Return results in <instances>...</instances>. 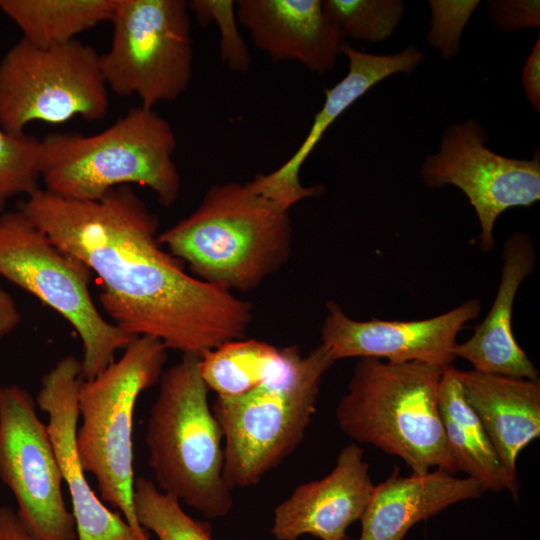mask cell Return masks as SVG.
<instances>
[{"label":"cell","mask_w":540,"mask_h":540,"mask_svg":"<svg viewBox=\"0 0 540 540\" xmlns=\"http://www.w3.org/2000/svg\"><path fill=\"white\" fill-rule=\"evenodd\" d=\"M455 369L450 365L442 371L438 404L457 471L466 473L483 491L507 490L518 500L519 481L508 474L479 418L466 402Z\"/></svg>","instance_id":"44dd1931"},{"label":"cell","mask_w":540,"mask_h":540,"mask_svg":"<svg viewBox=\"0 0 540 540\" xmlns=\"http://www.w3.org/2000/svg\"><path fill=\"white\" fill-rule=\"evenodd\" d=\"M21 314L13 298L0 287V337L11 333L20 323Z\"/></svg>","instance_id":"1f68e13d"},{"label":"cell","mask_w":540,"mask_h":540,"mask_svg":"<svg viewBox=\"0 0 540 540\" xmlns=\"http://www.w3.org/2000/svg\"><path fill=\"white\" fill-rule=\"evenodd\" d=\"M17 208L97 276L101 305L124 332L197 357L245 338L252 305L189 275L163 249L158 218L130 186L90 201L40 188Z\"/></svg>","instance_id":"6da1fadb"},{"label":"cell","mask_w":540,"mask_h":540,"mask_svg":"<svg viewBox=\"0 0 540 540\" xmlns=\"http://www.w3.org/2000/svg\"><path fill=\"white\" fill-rule=\"evenodd\" d=\"M481 302L470 299L441 315L421 320L358 321L335 302L327 303L321 344L335 360L358 357L391 363L422 362L439 368L452 365L459 332L478 317Z\"/></svg>","instance_id":"4fadbf2b"},{"label":"cell","mask_w":540,"mask_h":540,"mask_svg":"<svg viewBox=\"0 0 540 540\" xmlns=\"http://www.w3.org/2000/svg\"><path fill=\"white\" fill-rule=\"evenodd\" d=\"M188 8L201 26L214 23L218 27L220 56L225 66L234 72H247L251 56L238 28L236 1L191 0Z\"/></svg>","instance_id":"4316f807"},{"label":"cell","mask_w":540,"mask_h":540,"mask_svg":"<svg viewBox=\"0 0 540 540\" xmlns=\"http://www.w3.org/2000/svg\"><path fill=\"white\" fill-rule=\"evenodd\" d=\"M466 402L508 474L518 481L520 452L540 436V381L455 369Z\"/></svg>","instance_id":"d6986e66"},{"label":"cell","mask_w":540,"mask_h":540,"mask_svg":"<svg viewBox=\"0 0 540 540\" xmlns=\"http://www.w3.org/2000/svg\"><path fill=\"white\" fill-rule=\"evenodd\" d=\"M374 487L363 449L351 443L342 448L326 476L297 486L276 506L271 533L276 540L307 534L343 540L347 528L361 518Z\"/></svg>","instance_id":"9a60e30c"},{"label":"cell","mask_w":540,"mask_h":540,"mask_svg":"<svg viewBox=\"0 0 540 540\" xmlns=\"http://www.w3.org/2000/svg\"><path fill=\"white\" fill-rule=\"evenodd\" d=\"M236 15L271 60L295 61L320 75L334 67L346 44L321 0H239Z\"/></svg>","instance_id":"2e32d148"},{"label":"cell","mask_w":540,"mask_h":540,"mask_svg":"<svg viewBox=\"0 0 540 540\" xmlns=\"http://www.w3.org/2000/svg\"><path fill=\"white\" fill-rule=\"evenodd\" d=\"M499 287L493 304L473 335L453 349L455 358L468 361L473 370L518 379L537 380L538 370L517 343L512 329L515 298L523 281L535 269L536 253L530 237L515 232L502 251Z\"/></svg>","instance_id":"ac0fdd59"},{"label":"cell","mask_w":540,"mask_h":540,"mask_svg":"<svg viewBox=\"0 0 540 540\" xmlns=\"http://www.w3.org/2000/svg\"><path fill=\"white\" fill-rule=\"evenodd\" d=\"M41 142V180L55 195L98 200L113 188L137 184L151 189L164 207L179 198L175 132L154 109L131 107L99 133L57 132Z\"/></svg>","instance_id":"277c9868"},{"label":"cell","mask_w":540,"mask_h":540,"mask_svg":"<svg viewBox=\"0 0 540 540\" xmlns=\"http://www.w3.org/2000/svg\"><path fill=\"white\" fill-rule=\"evenodd\" d=\"M343 540H352V539H350V538H348V537H345Z\"/></svg>","instance_id":"d6a6232c"},{"label":"cell","mask_w":540,"mask_h":540,"mask_svg":"<svg viewBox=\"0 0 540 540\" xmlns=\"http://www.w3.org/2000/svg\"><path fill=\"white\" fill-rule=\"evenodd\" d=\"M0 275L59 313L78 333L84 380L101 373L135 338L105 320L94 304L92 272L57 247L20 209L0 215Z\"/></svg>","instance_id":"ba28073f"},{"label":"cell","mask_w":540,"mask_h":540,"mask_svg":"<svg viewBox=\"0 0 540 540\" xmlns=\"http://www.w3.org/2000/svg\"><path fill=\"white\" fill-rule=\"evenodd\" d=\"M487 7L493 25L503 32L540 26L538 0H494L487 2Z\"/></svg>","instance_id":"f1b7e54d"},{"label":"cell","mask_w":540,"mask_h":540,"mask_svg":"<svg viewBox=\"0 0 540 540\" xmlns=\"http://www.w3.org/2000/svg\"><path fill=\"white\" fill-rule=\"evenodd\" d=\"M428 3L431 28L427 41L430 46L440 51L445 59H450L457 55L462 32L480 2L430 0Z\"/></svg>","instance_id":"83f0119b"},{"label":"cell","mask_w":540,"mask_h":540,"mask_svg":"<svg viewBox=\"0 0 540 540\" xmlns=\"http://www.w3.org/2000/svg\"><path fill=\"white\" fill-rule=\"evenodd\" d=\"M290 209L253 180L217 184L158 239L196 278L230 292L248 291L287 262Z\"/></svg>","instance_id":"7a4b0ae2"},{"label":"cell","mask_w":540,"mask_h":540,"mask_svg":"<svg viewBox=\"0 0 540 540\" xmlns=\"http://www.w3.org/2000/svg\"><path fill=\"white\" fill-rule=\"evenodd\" d=\"M296 349L256 339L232 340L199 357L200 374L217 397L241 396L282 376Z\"/></svg>","instance_id":"7402d4cb"},{"label":"cell","mask_w":540,"mask_h":540,"mask_svg":"<svg viewBox=\"0 0 540 540\" xmlns=\"http://www.w3.org/2000/svg\"><path fill=\"white\" fill-rule=\"evenodd\" d=\"M158 383L145 436L154 483L206 519L226 516L233 508V489L225 479L223 435L199 357L182 354Z\"/></svg>","instance_id":"5b68a950"},{"label":"cell","mask_w":540,"mask_h":540,"mask_svg":"<svg viewBox=\"0 0 540 540\" xmlns=\"http://www.w3.org/2000/svg\"><path fill=\"white\" fill-rule=\"evenodd\" d=\"M345 38L381 42L398 28L404 13L399 0H325Z\"/></svg>","instance_id":"484cf974"},{"label":"cell","mask_w":540,"mask_h":540,"mask_svg":"<svg viewBox=\"0 0 540 540\" xmlns=\"http://www.w3.org/2000/svg\"><path fill=\"white\" fill-rule=\"evenodd\" d=\"M167 347L139 336L124 354L92 379L78 395L81 425L76 446L85 473L94 476L102 500L122 514L138 540H150L139 524L133 503V419L140 394L159 382Z\"/></svg>","instance_id":"8992f818"},{"label":"cell","mask_w":540,"mask_h":540,"mask_svg":"<svg viewBox=\"0 0 540 540\" xmlns=\"http://www.w3.org/2000/svg\"><path fill=\"white\" fill-rule=\"evenodd\" d=\"M483 492L472 478L456 477L441 469L410 476L395 471L374 487L360 518L359 540H403L414 524Z\"/></svg>","instance_id":"ffe728a7"},{"label":"cell","mask_w":540,"mask_h":540,"mask_svg":"<svg viewBox=\"0 0 540 540\" xmlns=\"http://www.w3.org/2000/svg\"><path fill=\"white\" fill-rule=\"evenodd\" d=\"M342 54L348 59V73L325 90L323 106L302 144L278 169L253 179L261 191L290 208L301 200L320 195L324 189L321 185L303 186L299 172L331 124L375 84L395 73L414 71L424 59L423 52L413 45L395 54L378 55L345 44Z\"/></svg>","instance_id":"e0dca14e"},{"label":"cell","mask_w":540,"mask_h":540,"mask_svg":"<svg viewBox=\"0 0 540 540\" xmlns=\"http://www.w3.org/2000/svg\"><path fill=\"white\" fill-rule=\"evenodd\" d=\"M486 142L485 130L474 119L452 124L442 135L440 150L425 158L420 174L427 188L453 185L465 194L479 221L478 245L489 253L500 214L540 199V157L509 158Z\"/></svg>","instance_id":"7c38bea8"},{"label":"cell","mask_w":540,"mask_h":540,"mask_svg":"<svg viewBox=\"0 0 540 540\" xmlns=\"http://www.w3.org/2000/svg\"><path fill=\"white\" fill-rule=\"evenodd\" d=\"M334 363L322 344L307 355L297 347L282 376L241 396L216 397L212 410L232 489L257 484L301 444L316 413L322 378Z\"/></svg>","instance_id":"52a82bcc"},{"label":"cell","mask_w":540,"mask_h":540,"mask_svg":"<svg viewBox=\"0 0 540 540\" xmlns=\"http://www.w3.org/2000/svg\"><path fill=\"white\" fill-rule=\"evenodd\" d=\"M108 91L90 45L75 39L44 47L21 38L0 61V128L19 135L34 121L103 119Z\"/></svg>","instance_id":"9c48e42d"},{"label":"cell","mask_w":540,"mask_h":540,"mask_svg":"<svg viewBox=\"0 0 540 540\" xmlns=\"http://www.w3.org/2000/svg\"><path fill=\"white\" fill-rule=\"evenodd\" d=\"M118 0H0V10L37 46L71 40L112 19Z\"/></svg>","instance_id":"603a6c76"},{"label":"cell","mask_w":540,"mask_h":540,"mask_svg":"<svg viewBox=\"0 0 540 540\" xmlns=\"http://www.w3.org/2000/svg\"><path fill=\"white\" fill-rule=\"evenodd\" d=\"M81 362L60 359L41 380L36 403L47 414V430L71 498L76 540H138L119 512L111 511L89 485L76 446Z\"/></svg>","instance_id":"5bb4252c"},{"label":"cell","mask_w":540,"mask_h":540,"mask_svg":"<svg viewBox=\"0 0 540 540\" xmlns=\"http://www.w3.org/2000/svg\"><path fill=\"white\" fill-rule=\"evenodd\" d=\"M109 49L100 54L108 87L119 96H137L153 109L179 98L193 71L188 2L118 0Z\"/></svg>","instance_id":"30bf717a"},{"label":"cell","mask_w":540,"mask_h":540,"mask_svg":"<svg viewBox=\"0 0 540 540\" xmlns=\"http://www.w3.org/2000/svg\"><path fill=\"white\" fill-rule=\"evenodd\" d=\"M133 503L139 524L157 540H214L207 521L192 518L176 497L161 491L151 479L135 478Z\"/></svg>","instance_id":"cb8c5ba5"},{"label":"cell","mask_w":540,"mask_h":540,"mask_svg":"<svg viewBox=\"0 0 540 540\" xmlns=\"http://www.w3.org/2000/svg\"><path fill=\"white\" fill-rule=\"evenodd\" d=\"M522 84L528 101L538 112L540 110V37L537 38L524 64Z\"/></svg>","instance_id":"f546056e"},{"label":"cell","mask_w":540,"mask_h":540,"mask_svg":"<svg viewBox=\"0 0 540 540\" xmlns=\"http://www.w3.org/2000/svg\"><path fill=\"white\" fill-rule=\"evenodd\" d=\"M0 479L17 502L20 521L37 540L77 539L47 425L31 394L18 385L0 388Z\"/></svg>","instance_id":"8fae6325"},{"label":"cell","mask_w":540,"mask_h":540,"mask_svg":"<svg viewBox=\"0 0 540 540\" xmlns=\"http://www.w3.org/2000/svg\"><path fill=\"white\" fill-rule=\"evenodd\" d=\"M443 369L358 358L336 407L339 428L356 444L401 458L414 474L458 472L438 404Z\"/></svg>","instance_id":"3957f363"},{"label":"cell","mask_w":540,"mask_h":540,"mask_svg":"<svg viewBox=\"0 0 540 540\" xmlns=\"http://www.w3.org/2000/svg\"><path fill=\"white\" fill-rule=\"evenodd\" d=\"M41 162V140L0 128V215L14 197H28L40 189Z\"/></svg>","instance_id":"d4e9b609"},{"label":"cell","mask_w":540,"mask_h":540,"mask_svg":"<svg viewBox=\"0 0 540 540\" xmlns=\"http://www.w3.org/2000/svg\"><path fill=\"white\" fill-rule=\"evenodd\" d=\"M0 540H37L23 525L16 511L0 506Z\"/></svg>","instance_id":"4dcf8cb0"}]
</instances>
